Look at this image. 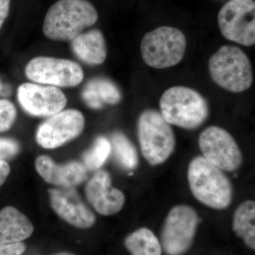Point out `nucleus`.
Listing matches in <instances>:
<instances>
[{
	"mask_svg": "<svg viewBox=\"0 0 255 255\" xmlns=\"http://www.w3.org/2000/svg\"><path fill=\"white\" fill-rule=\"evenodd\" d=\"M98 18L97 9L88 0H58L47 11L43 32L52 41H71L95 25Z\"/></svg>",
	"mask_w": 255,
	"mask_h": 255,
	"instance_id": "1",
	"label": "nucleus"
},
{
	"mask_svg": "<svg viewBox=\"0 0 255 255\" xmlns=\"http://www.w3.org/2000/svg\"><path fill=\"white\" fill-rule=\"evenodd\" d=\"M189 187L198 201L214 209H224L231 205L233 189L224 172L198 156L191 161L188 169Z\"/></svg>",
	"mask_w": 255,
	"mask_h": 255,
	"instance_id": "2",
	"label": "nucleus"
},
{
	"mask_svg": "<svg viewBox=\"0 0 255 255\" xmlns=\"http://www.w3.org/2000/svg\"><path fill=\"white\" fill-rule=\"evenodd\" d=\"M159 107L167 123L187 130L198 128L209 117L207 101L190 87H170L162 94Z\"/></svg>",
	"mask_w": 255,
	"mask_h": 255,
	"instance_id": "3",
	"label": "nucleus"
},
{
	"mask_svg": "<svg viewBox=\"0 0 255 255\" xmlns=\"http://www.w3.org/2000/svg\"><path fill=\"white\" fill-rule=\"evenodd\" d=\"M209 69L213 81L228 91L240 93L253 85L251 60L238 46L221 47L210 58Z\"/></svg>",
	"mask_w": 255,
	"mask_h": 255,
	"instance_id": "4",
	"label": "nucleus"
},
{
	"mask_svg": "<svg viewBox=\"0 0 255 255\" xmlns=\"http://www.w3.org/2000/svg\"><path fill=\"white\" fill-rule=\"evenodd\" d=\"M137 136L142 155L152 165L165 162L175 147V136L170 124L156 110H145L140 114Z\"/></svg>",
	"mask_w": 255,
	"mask_h": 255,
	"instance_id": "5",
	"label": "nucleus"
},
{
	"mask_svg": "<svg viewBox=\"0 0 255 255\" xmlns=\"http://www.w3.org/2000/svg\"><path fill=\"white\" fill-rule=\"evenodd\" d=\"M187 48L185 35L171 26H160L146 33L140 43L142 60L156 69L175 66L182 61Z\"/></svg>",
	"mask_w": 255,
	"mask_h": 255,
	"instance_id": "6",
	"label": "nucleus"
},
{
	"mask_svg": "<svg viewBox=\"0 0 255 255\" xmlns=\"http://www.w3.org/2000/svg\"><path fill=\"white\" fill-rule=\"evenodd\" d=\"M24 73L32 82L58 88L78 86L85 77L80 64L49 56L32 58L26 64Z\"/></svg>",
	"mask_w": 255,
	"mask_h": 255,
	"instance_id": "7",
	"label": "nucleus"
},
{
	"mask_svg": "<svg viewBox=\"0 0 255 255\" xmlns=\"http://www.w3.org/2000/svg\"><path fill=\"white\" fill-rule=\"evenodd\" d=\"M195 210L187 205L174 206L164 221L161 233V246L167 255H182L194 241L199 225Z\"/></svg>",
	"mask_w": 255,
	"mask_h": 255,
	"instance_id": "8",
	"label": "nucleus"
},
{
	"mask_svg": "<svg viewBox=\"0 0 255 255\" xmlns=\"http://www.w3.org/2000/svg\"><path fill=\"white\" fill-rule=\"evenodd\" d=\"M220 30L229 41L246 46L255 43V2L253 0H230L218 15Z\"/></svg>",
	"mask_w": 255,
	"mask_h": 255,
	"instance_id": "9",
	"label": "nucleus"
},
{
	"mask_svg": "<svg viewBox=\"0 0 255 255\" xmlns=\"http://www.w3.org/2000/svg\"><path fill=\"white\" fill-rule=\"evenodd\" d=\"M199 144L203 157L223 171L233 172L241 167V149L232 135L222 128L212 126L203 130Z\"/></svg>",
	"mask_w": 255,
	"mask_h": 255,
	"instance_id": "10",
	"label": "nucleus"
},
{
	"mask_svg": "<svg viewBox=\"0 0 255 255\" xmlns=\"http://www.w3.org/2000/svg\"><path fill=\"white\" fill-rule=\"evenodd\" d=\"M85 125V117L80 111L75 109L60 111L48 117L38 127L37 143L43 148H57L79 136Z\"/></svg>",
	"mask_w": 255,
	"mask_h": 255,
	"instance_id": "11",
	"label": "nucleus"
},
{
	"mask_svg": "<svg viewBox=\"0 0 255 255\" xmlns=\"http://www.w3.org/2000/svg\"><path fill=\"white\" fill-rule=\"evenodd\" d=\"M16 98L26 114L36 117H49L63 110L68 103L66 96L60 88L34 82L20 85Z\"/></svg>",
	"mask_w": 255,
	"mask_h": 255,
	"instance_id": "12",
	"label": "nucleus"
},
{
	"mask_svg": "<svg viewBox=\"0 0 255 255\" xmlns=\"http://www.w3.org/2000/svg\"><path fill=\"white\" fill-rule=\"evenodd\" d=\"M50 204L55 213L74 227L91 228L96 217L73 187H60L48 191Z\"/></svg>",
	"mask_w": 255,
	"mask_h": 255,
	"instance_id": "13",
	"label": "nucleus"
},
{
	"mask_svg": "<svg viewBox=\"0 0 255 255\" xmlns=\"http://www.w3.org/2000/svg\"><path fill=\"white\" fill-rule=\"evenodd\" d=\"M87 199L99 214L110 216L117 214L125 204V196L112 186L110 174L97 170L85 187Z\"/></svg>",
	"mask_w": 255,
	"mask_h": 255,
	"instance_id": "14",
	"label": "nucleus"
},
{
	"mask_svg": "<svg viewBox=\"0 0 255 255\" xmlns=\"http://www.w3.org/2000/svg\"><path fill=\"white\" fill-rule=\"evenodd\" d=\"M35 166L46 182L61 187H73L86 180L87 169L83 164L73 161L65 164L55 163L50 157H37Z\"/></svg>",
	"mask_w": 255,
	"mask_h": 255,
	"instance_id": "15",
	"label": "nucleus"
},
{
	"mask_svg": "<svg viewBox=\"0 0 255 255\" xmlns=\"http://www.w3.org/2000/svg\"><path fill=\"white\" fill-rule=\"evenodd\" d=\"M71 48L75 56L87 65H102L107 59L105 36L99 29L82 32L72 40Z\"/></svg>",
	"mask_w": 255,
	"mask_h": 255,
	"instance_id": "16",
	"label": "nucleus"
},
{
	"mask_svg": "<svg viewBox=\"0 0 255 255\" xmlns=\"http://www.w3.org/2000/svg\"><path fill=\"white\" fill-rule=\"evenodd\" d=\"M33 231L31 221L16 208L6 206L0 211V245L22 243Z\"/></svg>",
	"mask_w": 255,
	"mask_h": 255,
	"instance_id": "17",
	"label": "nucleus"
},
{
	"mask_svg": "<svg viewBox=\"0 0 255 255\" xmlns=\"http://www.w3.org/2000/svg\"><path fill=\"white\" fill-rule=\"evenodd\" d=\"M255 201H245L235 213L233 229L238 237L242 238L245 244L252 250L255 249Z\"/></svg>",
	"mask_w": 255,
	"mask_h": 255,
	"instance_id": "18",
	"label": "nucleus"
},
{
	"mask_svg": "<svg viewBox=\"0 0 255 255\" xmlns=\"http://www.w3.org/2000/svg\"><path fill=\"white\" fill-rule=\"evenodd\" d=\"M124 244L132 255H162L160 242L148 228H141L130 233Z\"/></svg>",
	"mask_w": 255,
	"mask_h": 255,
	"instance_id": "19",
	"label": "nucleus"
},
{
	"mask_svg": "<svg viewBox=\"0 0 255 255\" xmlns=\"http://www.w3.org/2000/svg\"><path fill=\"white\" fill-rule=\"evenodd\" d=\"M112 150L119 164L127 169H134L138 164V155L135 146L124 133L114 132L111 138Z\"/></svg>",
	"mask_w": 255,
	"mask_h": 255,
	"instance_id": "20",
	"label": "nucleus"
},
{
	"mask_svg": "<svg viewBox=\"0 0 255 255\" xmlns=\"http://www.w3.org/2000/svg\"><path fill=\"white\" fill-rule=\"evenodd\" d=\"M112 151L110 140L106 137H98L91 148L84 154L83 164L88 170H100L110 157Z\"/></svg>",
	"mask_w": 255,
	"mask_h": 255,
	"instance_id": "21",
	"label": "nucleus"
},
{
	"mask_svg": "<svg viewBox=\"0 0 255 255\" xmlns=\"http://www.w3.org/2000/svg\"><path fill=\"white\" fill-rule=\"evenodd\" d=\"M95 89L104 104L115 105L122 100V93L113 82L105 78H96L88 82Z\"/></svg>",
	"mask_w": 255,
	"mask_h": 255,
	"instance_id": "22",
	"label": "nucleus"
},
{
	"mask_svg": "<svg viewBox=\"0 0 255 255\" xmlns=\"http://www.w3.org/2000/svg\"><path fill=\"white\" fill-rule=\"evenodd\" d=\"M16 109L7 100H0V132L9 130L16 119Z\"/></svg>",
	"mask_w": 255,
	"mask_h": 255,
	"instance_id": "23",
	"label": "nucleus"
},
{
	"mask_svg": "<svg viewBox=\"0 0 255 255\" xmlns=\"http://www.w3.org/2000/svg\"><path fill=\"white\" fill-rule=\"evenodd\" d=\"M19 144L15 140L0 137V161L12 158L19 152Z\"/></svg>",
	"mask_w": 255,
	"mask_h": 255,
	"instance_id": "24",
	"label": "nucleus"
},
{
	"mask_svg": "<svg viewBox=\"0 0 255 255\" xmlns=\"http://www.w3.org/2000/svg\"><path fill=\"white\" fill-rule=\"evenodd\" d=\"M82 100L92 110H100L103 107L104 103L97 95L95 89L87 83L82 92Z\"/></svg>",
	"mask_w": 255,
	"mask_h": 255,
	"instance_id": "25",
	"label": "nucleus"
},
{
	"mask_svg": "<svg viewBox=\"0 0 255 255\" xmlns=\"http://www.w3.org/2000/svg\"><path fill=\"white\" fill-rule=\"evenodd\" d=\"M26 251L23 243L0 245V255H22Z\"/></svg>",
	"mask_w": 255,
	"mask_h": 255,
	"instance_id": "26",
	"label": "nucleus"
},
{
	"mask_svg": "<svg viewBox=\"0 0 255 255\" xmlns=\"http://www.w3.org/2000/svg\"><path fill=\"white\" fill-rule=\"evenodd\" d=\"M11 0H0V29L9 15Z\"/></svg>",
	"mask_w": 255,
	"mask_h": 255,
	"instance_id": "27",
	"label": "nucleus"
},
{
	"mask_svg": "<svg viewBox=\"0 0 255 255\" xmlns=\"http://www.w3.org/2000/svg\"><path fill=\"white\" fill-rule=\"evenodd\" d=\"M10 173V167L6 161H0V186L4 184Z\"/></svg>",
	"mask_w": 255,
	"mask_h": 255,
	"instance_id": "28",
	"label": "nucleus"
},
{
	"mask_svg": "<svg viewBox=\"0 0 255 255\" xmlns=\"http://www.w3.org/2000/svg\"><path fill=\"white\" fill-rule=\"evenodd\" d=\"M3 88H4V85H3L2 82L1 81V78H0V95H1V92H2Z\"/></svg>",
	"mask_w": 255,
	"mask_h": 255,
	"instance_id": "29",
	"label": "nucleus"
},
{
	"mask_svg": "<svg viewBox=\"0 0 255 255\" xmlns=\"http://www.w3.org/2000/svg\"><path fill=\"white\" fill-rule=\"evenodd\" d=\"M55 255H74L73 254H71V253H58V254Z\"/></svg>",
	"mask_w": 255,
	"mask_h": 255,
	"instance_id": "30",
	"label": "nucleus"
}]
</instances>
